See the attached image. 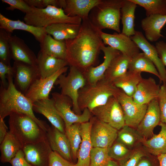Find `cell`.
<instances>
[{"label": "cell", "mask_w": 166, "mask_h": 166, "mask_svg": "<svg viewBox=\"0 0 166 166\" xmlns=\"http://www.w3.org/2000/svg\"><path fill=\"white\" fill-rule=\"evenodd\" d=\"M101 30L89 18L82 20L79 32L74 38L65 40V60L69 65L75 67L84 73L94 66L101 47L104 45L100 36Z\"/></svg>", "instance_id": "1"}, {"label": "cell", "mask_w": 166, "mask_h": 166, "mask_svg": "<svg viewBox=\"0 0 166 166\" xmlns=\"http://www.w3.org/2000/svg\"><path fill=\"white\" fill-rule=\"evenodd\" d=\"M6 78L7 88L1 86L0 90V118L3 119L11 114L17 113L26 114L33 119L46 132L49 126L35 116L32 103L15 86L13 75H9Z\"/></svg>", "instance_id": "2"}, {"label": "cell", "mask_w": 166, "mask_h": 166, "mask_svg": "<svg viewBox=\"0 0 166 166\" xmlns=\"http://www.w3.org/2000/svg\"><path fill=\"white\" fill-rule=\"evenodd\" d=\"M9 117V131L23 147L47 139L46 132L28 116L14 113Z\"/></svg>", "instance_id": "3"}, {"label": "cell", "mask_w": 166, "mask_h": 166, "mask_svg": "<svg viewBox=\"0 0 166 166\" xmlns=\"http://www.w3.org/2000/svg\"><path fill=\"white\" fill-rule=\"evenodd\" d=\"M120 90L112 82L104 78L94 85L86 84L78 92L79 108L81 111L87 108L91 112L95 108L106 104L111 97H116Z\"/></svg>", "instance_id": "4"}, {"label": "cell", "mask_w": 166, "mask_h": 166, "mask_svg": "<svg viewBox=\"0 0 166 166\" xmlns=\"http://www.w3.org/2000/svg\"><path fill=\"white\" fill-rule=\"evenodd\" d=\"M23 19L27 24L39 28H45L59 23L81 25L82 21L79 17L68 16L62 8L52 6L42 9L31 7L30 11L25 14Z\"/></svg>", "instance_id": "5"}, {"label": "cell", "mask_w": 166, "mask_h": 166, "mask_svg": "<svg viewBox=\"0 0 166 166\" xmlns=\"http://www.w3.org/2000/svg\"><path fill=\"white\" fill-rule=\"evenodd\" d=\"M123 0H103L95 7V14L90 20L101 30L108 29L121 33V8Z\"/></svg>", "instance_id": "6"}, {"label": "cell", "mask_w": 166, "mask_h": 166, "mask_svg": "<svg viewBox=\"0 0 166 166\" xmlns=\"http://www.w3.org/2000/svg\"><path fill=\"white\" fill-rule=\"evenodd\" d=\"M86 84L83 73L73 66H70L67 75H61L56 81L55 85L61 89V93L69 97L73 102V110L76 114L82 113L78 103L79 90Z\"/></svg>", "instance_id": "7"}, {"label": "cell", "mask_w": 166, "mask_h": 166, "mask_svg": "<svg viewBox=\"0 0 166 166\" xmlns=\"http://www.w3.org/2000/svg\"><path fill=\"white\" fill-rule=\"evenodd\" d=\"M52 96L55 107L63 119L65 127L89 121L92 114L88 109H84L81 114H76L71 109L73 102L69 97L57 92L52 93Z\"/></svg>", "instance_id": "8"}, {"label": "cell", "mask_w": 166, "mask_h": 166, "mask_svg": "<svg viewBox=\"0 0 166 166\" xmlns=\"http://www.w3.org/2000/svg\"><path fill=\"white\" fill-rule=\"evenodd\" d=\"M91 113L97 119L118 130L125 125L122 109L115 97H110L106 104L95 108Z\"/></svg>", "instance_id": "9"}, {"label": "cell", "mask_w": 166, "mask_h": 166, "mask_svg": "<svg viewBox=\"0 0 166 166\" xmlns=\"http://www.w3.org/2000/svg\"><path fill=\"white\" fill-rule=\"evenodd\" d=\"M115 97L122 109L125 125L136 128L146 113L148 104L140 105L136 103L132 97L126 94L121 89Z\"/></svg>", "instance_id": "10"}, {"label": "cell", "mask_w": 166, "mask_h": 166, "mask_svg": "<svg viewBox=\"0 0 166 166\" xmlns=\"http://www.w3.org/2000/svg\"><path fill=\"white\" fill-rule=\"evenodd\" d=\"M91 119L90 138L93 147H110L117 139L118 130L94 116Z\"/></svg>", "instance_id": "11"}, {"label": "cell", "mask_w": 166, "mask_h": 166, "mask_svg": "<svg viewBox=\"0 0 166 166\" xmlns=\"http://www.w3.org/2000/svg\"><path fill=\"white\" fill-rule=\"evenodd\" d=\"M67 66L60 69L48 77L36 79L24 95L33 103L38 101L49 98V94L58 77L66 73Z\"/></svg>", "instance_id": "12"}, {"label": "cell", "mask_w": 166, "mask_h": 166, "mask_svg": "<svg viewBox=\"0 0 166 166\" xmlns=\"http://www.w3.org/2000/svg\"><path fill=\"white\" fill-rule=\"evenodd\" d=\"M13 67L15 86L24 95L33 82L40 78L38 66L14 61Z\"/></svg>", "instance_id": "13"}, {"label": "cell", "mask_w": 166, "mask_h": 166, "mask_svg": "<svg viewBox=\"0 0 166 166\" xmlns=\"http://www.w3.org/2000/svg\"><path fill=\"white\" fill-rule=\"evenodd\" d=\"M100 34L104 44L118 50L130 58L140 53L139 48L131 37L121 33L111 34L101 31Z\"/></svg>", "instance_id": "14"}, {"label": "cell", "mask_w": 166, "mask_h": 166, "mask_svg": "<svg viewBox=\"0 0 166 166\" xmlns=\"http://www.w3.org/2000/svg\"><path fill=\"white\" fill-rule=\"evenodd\" d=\"M22 150L26 160L32 166H48L49 156L52 151L47 139L25 145Z\"/></svg>", "instance_id": "15"}, {"label": "cell", "mask_w": 166, "mask_h": 166, "mask_svg": "<svg viewBox=\"0 0 166 166\" xmlns=\"http://www.w3.org/2000/svg\"><path fill=\"white\" fill-rule=\"evenodd\" d=\"M160 122V114L158 99L153 100L148 104L146 113L136 130L145 140L153 135L155 128Z\"/></svg>", "instance_id": "16"}, {"label": "cell", "mask_w": 166, "mask_h": 166, "mask_svg": "<svg viewBox=\"0 0 166 166\" xmlns=\"http://www.w3.org/2000/svg\"><path fill=\"white\" fill-rule=\"evenodd\" d=\"M9 43L11 57L14 62L37 66V56L23 40L11 34Z\"/></svg>", "instance_id": "17"}, {"label": "cell", "mask_w": 166, "mask_h": 166, "mask_svg": "<svg viewBox=\"0 0 166 166\" xmlns=\"http://www.w3.org/2000/svg\"><path fill=\"white\" fill-rule=\"evenodd\" d=\"M101 50L104 54V60L99 65L91 66L83 73L86 81V84L93 85L104 78L105 73L109 66L112 60L121 52L109 46L104 45Z\"/></svg>", "instance_id": "18"}, {"label": "cell", "mask_w": 166, "mask_h": 166, "mask_svg": "<svg viewBox=\"0 0 166 166\" xmlns=\"http://www.w3.org/2000/svg\"><path fill=\"white\" fill-rule=\"evenodd\" d=\"M130 37L139 49L153 62L160 75V81L165 84L166 69L159 56L155 46L149 42L141 31H136L134 35Z\"/></svg>", "instance_id": "19"}, {"label": "cell", "mask_w": 166, "mask_h": 166, "mask_svg": "<svg viewBox=\"0 0 166 166\" xmlns=\"http://www.w3.org/2000/svg\"><path fill=\"white\" fill-rule=\"evenodd\" d=\"M47 140L52 151L55 152L68 161L73 162L71 146L64 133L52 125L46 131Z\"/></svg>", "instance_id": "20"}, {"label": "cell", "mask_w": 166, "mask_h": 166, "mask_svg": "<svg viewBox=\"0 0 166 166\" xmlns=\"http://www.w3.org/2000/svg\"><path fill=\"white\" fill-rule=\"evenodd\" d=\"M34 112L45 117L53 127L65 133L64 122L56 110L52 98L35 101L33 103Z\"/></svg>", "instance_id": "21"}, {"label": "cell", "mask_w": 166, "mask_h": 166, "mask_svg": "<svg viewBox=\"0 0 166 166\" xmlns=\"http://www.w3.org/2000/svg\"><path fill=\"white\" fill-rule=\"evenodd\" d=\"M160 86L152 77L143 78L138 85L132 98L136 103L140 105L148 104L158 96Z\"/></svg>", "instance_id": "22"}, {"label": "cell", "mask_w": 166, "mask_h": 166, "mask_svg": "<svg viewBox=\"0 0 166 166\" xmlns=\"http://www.w3.org/2000/svg\"><path fill=\"white\" fill-rule=\"evenodd\" d=\"M0 29L12 34L15 30L27 31L31 34L35 39L40 43L47 34L45 28H39L30 25L19 20L10 19L0 14Z\"/></svg>", "instance_id": "23"}, {"label": "cell", "mask_w": 166, "mask_h": 166, "mask_svg": "<svg viewBox=\"0 0 166 166\" xmlns=\"http://www.w3.org/2000/svg\"><path fill=\"white\" fill-rule=\"evenodd\" d=\"M103 0H65L63 9L65 13L70 17H77L82 20L89 18L90 11L101 4Z\"/></svg>", "instance_id": "24"}, {"label": "cell", "mask_w": 166, "mask_h": 166, "mask_svg": "<svg viewBox=\"0 0 166 166\" xmlns=\"http://www.w3.org/2000/svg\"><path fill=\"white\" fill-rule=\"evenodd\" d=\"M166 24V15L153 14L143 18L141 25L145 37L149 41H157L163 37L161 30Z\"/></svg>", "instance_id": "25"}, {"label": "cell", "mask_w": 166, "mask_h": 166, "mask_svg": "<svg viewBox=\"0 0 166 166\" xmlns=\"http://www.w3.org/2000/svg\"><path fill=\"white\" fill-rule=\"evenodd\" d=\"M37 58L40 77L42 79L50 77L61 69L69 65L66 60L49 56L40 51Z\"/></svg>", "instance_id": "26"}, {"label": "cell", "mask_w": 166, "mask_h": 166, "mask_svg": "<svg viewBox=\"0 0 166 166\" xmlns=\"http://www.w3.org/2000/svg\"><path fill=\"white\" fill-rule=\"evenodd\" d=\"M92 124L91 119L89 121L81 124L82 141L78 150L76 166L90 165V152L93 148L90 138Z\"/></svg>", "instance_id": "27"}, {"label": "cell", "mask_w": 166, "mask_h": 166, "mask_svg": "<svg viewBox=\"0 0 166 166\" xmlns=\"http://www.w3.org/2000/svg\"><path fill=\"white\" fill-rule=\"evenodd\" d=\"M81 25L66 23L52 24L45 28L47 34L53 36L55 39L60 41L72 39L78 34Z\"/></svg>", "instance_id": "28"}, {"label": "cell", "mask_w": 166, "mask_h": 166, "mask_svg": "<svg viewBox=\"0 0 166 166\" xmlns=\"http://www.w3.org/2000/svg\"><path fill=\"white\" fill-rule=\"evenodd\" d=\"M136 4L132 0H123L121 8L122 33L131 37L135 34L134 21Z\"/></svg>", "instance_id": "29"}, {"label": "cell", "mask_w": 166, "mask_h": 166, "mask_svg": "<svg viewBox=\"0 0 166 166\" xmlns=\"http://www.w3.org/2000/svg\"><path fill=\"white\" fill-rule=\"evenodd\" d=\"M159 124L161 127L159 133L153 135L142 143L145 148L156 157L161 154H166V124L160 122Z\"/></svg>", "instance_id": "30"}, {"label": "cell", "mask_w": 166, "mask_h": 166, "mask_svg": "<svg viewBox=\"0 0 166 166\" xmlns=\"http://www.w3.org/2000/svg\"><path fill=\"white\" fill-rule=\"evenodd\" d=\"M40 51L42 53L55 58L65 60L66 47L65 41L57 40L50 35L47 34L40 43Z\"/></svg>", "instance_id": "31"}, {"label": "cell", "mask_w": 166, "mask_h": 166, "mask_svg": "<svg viewBox=\"0 0 166 166\" xmlns=\"http://www.w3.org/2000/svg\"><path fill=\"white\" fill-rule=\"evenodd\" d=\"M141 73L128 70L124 74L114 80L112 83L116 87L132 97L138 85L142 79Z\"/></svg>", "instance_id": "32"}, {"label": "cell", "mask_w": 166, "mask_h": 166, "mask_svg": "<svg viewBox=\"0 0 166 166\" xmlns=\"http://www.w3.org/2000/svg\"><path fill=\"white\" fill-rule=\"evenodd\" d=\"M131 59L120 53L112 60L105 73L104 78L112 82L116 78L124 74L128 71Z\"/></svg>", "instance_id": "33"}, {"label": "cell", "mask_w": 166, "mask_h": 166, "mask_svg": "<svg viewBox=\"0 0 166 166\" xmlns=\"http://www.w3.org/2000/svg\"><path fill=\"white\" fill-rule=\"evenodd\" d=\"M23 146L16 138L9 131L0 144V161L4 163L10 162Z\"/></svg>", "instance_id": "34"}, {"label": "cell", "mask_w": 166, "mask_h": 166, "mask_svg": "<svg viewBox=\"0 0 166 166\" xmlns=\"http://www.w3.org/2000/svg\"><path fill=\"white\" fill-rule=\"evenodd\" d=\"M128 70L151 73L156 76L160 80V75L154 64L143 52L139 53L131 59Z\"/></svg>", "instance_id": "35"}, {"label": "cell", "mask_w": 166, "mask_h": 166, "mask_svg": "<svg viewBox=\"0 0 166 166\" xmlns=\"http://www.w3.org/2000/svg\"><path fill=\"white\" fill-rule=\"evenodd\" d=\"M144 140L136 129L125 125L118 131L116 141L131 150Z\"/></svg>", "instance_id": "36"}, {"label": "cell", "mask_w": 166, "mask_h": 166, "mask_svg": "<svg viewBox=\"0 0 166 166\" xmlns=\"http://www.w3.org/2000/svg\"><path fill=\"white\" fill-rule=\"evenodd\" d=\"M81 124H74L65 128V134L71 146L73 160L75 161L77 160V153L82 141Z\"/></svg>", "instance_id": "37"}, {"label": "cell", "mask_w": 166, "mask_h": 166, "mask_svg": "<svg viewBox=\"0 0 166 166\" xmlns=\"http://www.w3.org/2000/svg\"><path fill=\"white\" fill-rule=\"evenodd\" d=\"M146 11V16L153 14L166 15V0H132Z\"/></svg>", "instance_id": "38"}, {"label": "cell", "mask_w": 166, "mask_h": 166, "mask_svg": "<svg viewBox=\"0 0 166 166\" xmlns=\"http://www.w3.org/2000/svg\"><path fill=\"white\" fill-rule=\"evenodd\" d=\"M111 158L108 153V148L93 147L90 155L89 166H105Z\"/></svg>", "instance_id": "39"}, {"label": "cell", "mask_w": 166, "mask_h": 166, "mask_svg": "<svg viewBox=\"0 0 166 166\" xmlns=\"http://www.w3.org/2000/svg\"><path fill=\"white\" fill-rule=\"evenodd\" d=\"M10 34L0 29V61L8 65H10L11 59L9 43Z\"/></svg>", "instance_id": "40"}, {"label": "cell", "mask_w": 166, "mask_h": 166, "mask_svg": "<svg viewBox=\"0 0 166 166\" xmlns=\"http://www.w3.org/2000/svg\"><path fill=\"white\" fill-rule=\"evenodd\" d=\"M131 151L122 144L116 140L108 148L109 157L117 162L122 160L130 154Z\"/></svg>", "instance_id": "41"}, {"label": "cell", "mask_w": 166, "mask_h": 166, "mask_svg": "<svg viewBox=\"0 0 166 166\" xmlns=\"http://www.w3.org/2000/svg\"><path fill=\"white\" fill-rule=\"evenodd\" d=\"M146 156L143 150L137 149L131 151L126 158L118 162L120 166H136L141 159Z\"/></svg>", "instance_id": "42"}, {"label": "cell", "mask_w": 166, "mask_h": 166, "mask_svg": "<svg viewBox=\"0 0 166 166\" xmlns=\"http://www.w3.org/2000/svg\"><path fill=\"white\" fill-rule=\"evenodd\" d=\"M157 99L160 114V122L166 124V86L165 84L160 86Z\"/></svg>", "instance_id": "43"}, {"label": "cell", "mask_w": 166, "mask_h": 166, "mask_svg": "<svg viewBox=\"0 0 166 166\" xmlns=\"http://www.w3.org/2000/svg\"><path fill=\"white\" fill-rule=\"evenodd\" d=\"M1 1L9 5V6L6 8L7 10L13 11L17 9L26 14L29 13L31 9V7L24 0H2Z\"/></svg>", "instance_id": "44"}, {"label": "cell", "mask_w": 166, "mask_h": 166, "mask_svg": "<svg viewBox=\"0 0 166 166\" xmlns=\"http://www.w3.org/2000/svg\"><path fill=\"white\" fill-rule=\"evenodd\" d=\"M48 166H76L73 162H70L57 152L52 151L49 157Z\"/></svg>", "instance_id": "45"}, {"label": "cell", "mask_w": 166, "mask_h": 166, "mask_svg": "<svg viewBox=\"0 0 166 166\" xmlns=\"http://www.w3.org/2000/svg\"><path fill=\"white\" fill-rule=\"evenodd\" d=\"M14 68L11 65H8L0 61V77L1 85L3 88H7L8 82L6 78L9 75H13L14 73Z\"/></svg>", "instance_id": "46"}, {"label": "cell", "mask_w": 166, "mask_h": 166, "mask_svg": "<svg viewBox=\"0 0 166 166\" xmlns=\"http://www.w3.org/2000/svg\"><path fill=\"white\" fill-rule=\"evenodd\" d=\"M9 163L12 166H32L26 160L22 149L18 152Z\"/></svg>", "instance_id": "47"}, {"label": "cell", "mask_w": 166, "mask_h": 166, "mask_svg": "<svg viewBox=\"0 0 166 166\" xmlns=\"http://www.w3.org/2000/svg\"><path fill=\"white\" fill-rule=\"evenodd\" d=\"M159 56L165 66H166V42L164 41H159L156 43Z\"/></svg>", "instance_id": "48"}, {"label": "cell", "mask_w": 166, "mask_h": 166, "mask_svg": "<svg viewBox=\"0 0 166 166\" xmlns=\"http://www.w3.org/2000/svg\"><path fill=\"white\" fill-rule=\"evenodd\" d=\"M136 166H159L157 157L152 158L146 156L141 159Z\"/></svg>", "instance_id": "49"}, {"label": "cell", "mask_w": 166, "mask_h": 166, "mask_svg": "<svg viewBox=\"0 0 166 166\" xmlns=\"http://www.w3.org/2000/svg\"><path fill=\"white\" fill-rule=\"evenodd\" d=\"M27 4L31 7L39 9L45 8L43 0H24Z\"/></svg>", "instance_id": "50"}, {"label": "cell", "mask_w": 166, "mask_h": 166, "mask_svg": "<svg viewBox=\"0 0 166 166\" xmlns=\"http://www.w3.org/2000/svg\"><path fill=\"white\" fill-rule=\"evenodd\" d=\"M8 127L4 119L0 118V144L2 141L8 131Z\"/></svg>", "instance_id": "51"}, {"label": "cell", "mask_w": 166, "mask_h": 166, "mask_svg": "<svg viewBox=\"0 0 166 166\" xmlns=\"http://www.w3.org/2000/svg\"><path fill=\"white\" fill-rule=\"evenodd\" d=\"M159 166H166V154H161L157 156Z\"/></svg>", "instance_id": "52"}, {"label": "cell", "mask_w": 166, "mask_h": 166, "mask_svg": "<svg viewBox=\"0 0 166 166\" xmlns=\"http://www.w3.org/2000/svg\"><path fill=\"white\" fill-rule=\"evenodd\" d=\"M105 166H120V165L117 161L111 159L109 160Z\"/></svg>", "instance_id": "53"}, {"label": "cell", "mask_w": 166, "mask_h": 166, "mask_svg": "<svg viewBox=\"0 0 166 166\" xmlns=\"http://www.w3.org/2000/svg\"><path fill=\"white\" fill-rule=\"evenodd\" d=\"M165 84L166 86V81H165Z\"/></svg>", "instance_id": "54"}]
</instances>
